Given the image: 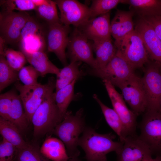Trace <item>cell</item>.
I'll return each instance as SVG.
<instances>
[{
    "label": "cell",
    "instance_id": "7402d4cb",
    "mask_svg": "<svg viewBox=\"0 0 161 161\" xmlns=\"http://www.w3.org/2000/svg\"><path fill=\"white\" fill-rule=\"evenodd\" d=\"M23 53L27 61L39 73L41 76H44L48 74H55L56 76L59 75L60 69L49 60L43 51Z\"/></svg>",
    "mask_w": 161,
    "mask_h": 161
},
{
    "label": "cell",
    "instance_id": "d590c367",
    "mask_svg": "<svg viewBox=\"0 0 161 161\" xmlns=\"http://www.w3.org/2000/svg\"><path fill=\"white\" fill-rule=\"evenodd\" d=\"M17 148L11 143L3 138L0 143V158L7 161L15 160Z\"/></svg>",
    "mask_w": 161,
    "mask_h": 161
},
{
    "label": "cell",
    "instance_id": "7a4b0ae2",
    "mask_svg": "<svg viewBox=\"0 0 161 161\" xmlns=\"http://www.w3.org/2000/svg\"><path fill=\"white\" fill-rule=\"evenodd\" d=\"M83 112V108L80 109L75 114L67 111L53 132L64 144L70 158L78 157L80 154L78 148V141L80 134L86 126Z\"/></svg>",
    "mask_w": 161,
    "mask_h": 161
},
{
    "label": "cell",
    "instance_id": "6da1fadb",
    "mask_svg": "<svg viewBox=\"0 0 161 161\" xmlns=\"http://www.w3.org/2000/svg\"><path fill=\"white\" fill-rule=\"evenodd\" d=\"M115 137L111 133L99 134L86 126L79 138L78 145L84 151L87 161H107L106 154L113 151L116 153L122 145V142L113 140Z\"/></svg>",
    "mask_w": 161,
    "mask_h": 161
},
{
    "label": "cell",
    "instance_id": "ffe728a7",
    "mask_svg": "<svg viewBox=\"0 0 161 161\" xmlns=\"http://www.w3.org/2000/svg\"><path fill=\"white\" fill-rule=\"evenodd\" d=\"M137 17L161 16V0H123Z\"/></svg>",
    "mask_w": 161,
    "mask_h": 161
},
{
    "label": "cell",
    "instance_id": "30bf717a",
    "mask_svg": "<svg viewBox=\"0 0 161 161\" xmlns=\"http://www.w3.org/2000/svg\"><path fill=\"white\" fill-rule=\"evenodd\" d=\"M131 110L138 115L148 109V101L141 78L134 73L118 87Z\"/></svg>",
    "mask_w": 161,
    "mask_h": 161
},
{
    "label": "cell",
    "instance_id": "9c48e42d",
    "mask_svg": "<svg viewBox=\"0 0 161 161\" xmlns=\"http://www.w3.org/2000/svg\"><path fill=\"white\" fill-rule=\"evenodd\" d=\"M31 17L26 12H0V38L5 44H18L21 31Z\"/></svg>",
    "mask_w": 161,
    "mask_h": 161
},
{
    "label": "cell",
    "instance_id": "8fae6325",
    "mask_svg": "<svg viewBox=\"0 0 161 161\" xmlns=\"http://www.w3.org/2000/svg\"><path fill=\"white\" fill-rule=\"evenodd\" d=\"M66 53L70 61L83 62L90 68L95 67L92 41L85 36L75 27L70 34Z\"/></svg>",
    "mask_w": 161,
    "mask_h": 161
},
{
    "label": "cell",
    "instance_id": "8d00e7d4",
    "mask_svg": "<svg viewBox=\"0 0 161 161\" xmlns=\"http://www.w3.org/2000/svg\"><path fill=\"white\" fill-rule=\"evenodd\" d=\"M152 26L157 36L161 41V16L143 18Z\"/></svg>",
    "mask_w": 161,
    "mask_h": 161
},
{
    "label": "cell",
    "instance_id": "60d3db41",
    "mask_svg": "<svg viewBox=\"0 0 161 161\" xmlns=\"http://www.w3.org/2000/svg\"><path fill=\"white\" fill-rule=\"evenodd\" d=\"M66 161H81V160L77 157H74L70 158Z\"/></svg>",
    "mask_w": 161,
    "mask_h": 161
},
{
    "label": "cell",
    "instance_id": "f1b7e54d",
    "mask_svg": "<svg viewBox=\"0 0 161 161\" xmlns=\"http://www.w3.org/2000/svg\"><path fill=\"white\" fill-rule=\"evenodd\" d=\"M15 160L16 161H51L42 154L40 148L28 143L17 149Z\"/></svg>",
    "mask_w": 161,
    "mask_h": 161
},
{
    "label": "cell",
    "instance_id": "d6a6232c",
    "mask_svg": "<svg viewBox=\"0 0 161 161\" xmlns=\"http://www.w3.org/2000/svg\"><path fill=\"white\" fill-rule=\"evenodd\" d=\"M1 55H3L10 66L15 70L19 71L27 61L25 55L21 51L15 50L5 47Z\"/></svg>",
    "mask_w": 161,
    "mask_h": 161
},
{
    "label": "cell",
    "instance_id": "74e56055",
    "mask_svg": "<svg viewBox=\"0 0 161 161\" xmlns=\"http://www.w3.org/2000/svg\"><path fill=\"white\" fill-rule=\"evenodd\" d=\"M32 1L37 7L39 6L48 3L49 0H32Z\"/></svg>",
    "mask_w": 161,
    "mask_h": 161
},
{
    "label": "cell",
    "instance_id": "1f68e13d",
    "mask_svg": "<svg viewBox=\"0 0 161 161\" xmlns=\"http://www.w3.org/2000/svg\"><path fill=\"white\" fill-rule=\"evenodd\" d=\"M1 12H8L14 10L19 12H26L35 10L36 7L32 0H0Z\"/></svg>",
    "mask_w": 161,
    "mask_h": 161
},
{
    "label": "cell",
    "instance_id": "484cf974",
    "mask_svg": "<svg viewBox=\"0 0 161 161\" xmlns=\"http://www.w3.org/2000/svg\"><path fill=\"white\" fill-rule=\"evenodd\" d=\"M17 126L9 120L0 117V133L3 138L12 143L17 149L28 143L23 138Z\"/></svg>",
    "mask_w": 161,
    "mask_h": 161
},
{
    "label": "cell",
    "instance_id": "d4e9b609",
    "mask_svg": "<svg viewBox=\"0 0 161 161\" xmlns=\"http://www.w3.org/2000/svg\"><path fill=\"white\" fill-rule=\"evenodd\" d=\"M93 97L100 106L107 124L118 136L120 141L123 142L126 137L122 122L118 115L113 109L104 104L97 95L94 94Z\"/></svg>",
    "mask_w": 161,
    "mask_h": 161
},
{
    "label": "cell",
    "instance_id": "277c9868",
    "mask_svg": "<svg viewBox=\"0 0 161 161\" xmlns=\"http://www.w3.org/2000/svg\"><path fill=\"white\" fill-rule=\"evenodd\" d=\"M55 81L53 77L49 78L44 84L38 83L30 86L16 82L15 87L19 92L27 118L31 122L33 115L41 104L55 88Z\"/></svg>",
    "mask_w": 161,
    "mask_h": 161
},
{
    "label": "cell",
    "instance_id": "9a60e30c",
    "mask_svg": "<svg viewBox=\"0 0 161 161\" xmlns=\"http://www.w3.org/2000/svg\"><path fill=\"white\" fill-rule=\"evenodd\" d=\"M116 152L117 161H147L152 153L148 146L137 134L127 136Z\"/></svg>",
    "mask_w": 161,
    "mask_h": 161
},
{
    "label": "cell",
    "instance_id": "f35d334b",
    "mask_svg": "<svg viewBox=\"0 0 161 161\" xmlns=\"http://www.w3.org/2000/svg\"><path fill=\"white\" fill-rule=\"evenodd\" d=\"M147 161H161V155H157L155 158L151 157Z\"/></svg>",
    "mask_w": 161,
    "mask_h": 161
},
{
    "label": "cell",
    "instance_id": "52a82bcc",
    "mask_svg": "<svg viewBox=\"0 0 161 161\" xmlns=\"http://www.w3.org/2000/svg\"><path fill=\"white\" fill-rule=\"evenodd\" d=\"M134 70L119 54H116L102 69H88L86 72L109 82L117 87L134 74Z\"/></svg>",
    "mask_w": 161,
    "mask_h": 161
},
{
    "label": "cell",
    "instance_id": "5b68a950",
    "mask_svg": "<svg viewBox=\"0 0 161 161\" xmlns=\"http://www.w3.org/2000/svg\"><path fill=\"white\" fill-rule=\"evenodd\" d=\"M114 43L117 48V52L134 70L143 68L149 59L141 38L135 30Z\"/></svg>",
    "mask_w": 161,
    "mask_h": 161
},
{
    "label": "cell",
    "instance_id": "ac0fdd59",
    "mask_svg": "<svg viewBox=\"0 0 161 161\" xmlns=\"http://www.w3.org/2000/svg\"><path fill=\"white\" fill-rule=\"evenodd\" d=\"M134 14L129 10H118L111 21V36L116 43L134 31V23L133 20Z\"/></svg>",
    "mask_w": 161,
    "mask_h": 161
},
{
    "label": "cell",
    "instance_id": "d6986e66",
    "mask_svg": "<svg viewBox=\"0 0 161 161\" xmlns=\"http://www.w3.org/2000/svg\"><path fill=\"white\" fill-rule=\"evenodd\" d=\"M92 42L93 51L96 55L95 67L92 69H102L116 54L117 48L112 39L92 41Z\"/></svg>",
    "mask_w": 161,
    "mask_h": 161
},
{
    "label": "cell",
    "instance_id": "cb8c5ba5",
    "mask_svg": "<svg viewBox=\"0 0 161 161\" xmlns=\"http://www.w3.org/2000/svg\"><path fill=\"white\" fill-rule=\"evenodd\" d=\"M8 120L14 124L21 132L26 129L30 123L25 114L19 95L15 91L9 114Z\"/></svg>",
    "mask_w": 161,
    "mask_h": 161
},
{
    "label": "cell",
    "instance_id": "603a6c76",
    "mask_svg": "<svg viewBox=\"0 0 161 161\" xmlns=\"http://www.w3.org/2000/svg\"><path fill=\"white\" fill-rule=\"evenodd\" d=\"M82 62H71L70 63L60 69L59 75L55 81V91L67 86L74 80L80 79L86 73L79 68Z\"/></svg>",
    "mask_w": 161,
    "mask_h": 161
},
{
    "label": "cell",
    "instance_id": "836d02e7",
    "mask_svg": "<svg viewBox=\"0 0 161 161\" xmlns=\"http://www.w3.org/2000/svg\"><path fill=\"white\" fill-rule=\"evenodd\" d=\"M40 76L39 73L31 65L24 66L18 72L19 79L26 86L38 83V79Z\"/></svg>",
    "mask_w": 161,
    "mask_h": 161
},
{
    "label": "cell",
    "instance_id": "e575fe53",
    "mask_svg": "<svg viewBox=\"0 0 161 161\" xmlns=\"http://www.w3.org/2000/svg\"><path fill=\"white\" fill-rule=\"evenodd\" d=\"M15 92L11 90L0 95V117L7 120Z\"/></svg>",
    "mask_w": 161,
    "mask_h": 161
},
{
    "label": "cell",
    "instance_id": "7c38bea8",
    "mask_svg": "<svg viewBox=\"0 0 161 161\" xmlns=\"http://www.w3.org/2000/svg\"><path fill=\"white\" fill-rule=\"evenodd\" d=\"M103 82L111 101L113 109L119 117L123 125L126 137L136 134L137 118L138 116L126 106L122 96L107 80Z\"/></svg>",
    "mask_w": 161,
    "mask_h": 161
},
{
    "label": "cell",
    "instance_id": "f546056e",
    "mask_svg": "<svg viewBox=\"0 0 161 161\" xmlns=\"http://www.w3.org/2000/svg\"><path fill=\"white\" fill-rule=\"evenodd\" d=\"M55 1L49 0L48 3L37 7L35 10L38 16L48 24L60 22Z\"/></svg>",
    "mask_w": 161,
    "mask_h": 161
},
{
    "label": "cell",
    "instance_id": "ba28073f",
    "mask_svg": "<svg viewBox=\"0 0 161 161\" xmlns=\"http://www.w3.org/2000/svg\"><path fill=\"white\" fill-rule=\"evenodd\" d=\"M143 67L141 79L147 100V110L157 111L161 97V64L149 59Z\"/></svg>",
    "mask_w": 161,
    "mask_h": 161
},
{
    "label": "cell",
    "instance_id": "4316f807",
    "mask_svg": "<svg viewBox=\"0 0 161 161\" xmlns=\"http://www.w3.org/2000/svg\"><path fill=\"white\" fill-rule=\"evenodd\" d=\"M76 81L74 80L70 84L54 92L56 103L64 117L69 105L74 99V87Z\"/></svg>",
    "mask_w": 161,
    "mask_h": 161
},
{
    "label": "cell",
    "instance_id": "ab89813d",
    "mask_svg": "<svg viewBox=\"0 0 161 161\" xmlns=\"http://www.w3.org/2000/svg\"><path fill=\"white\" fill-rule=\"evenodd\" d=\"M157 111L161 114V97L159 102Z\"/></svg>",
    "mask_w": 161,
    "mask_h": 161
},
{
    "label": "cell",
    "instance_id": "3957f363",
    "mask_svg": "<svg viewBox=\"0 0 161 161\" xmlns=\"http://www.w3.org/2000/svg\"><path fill=\"white\" fill-rule=\"evenodd\" d=\"M54 92L46 98L33 115L31 122L33 126V135L35 137L52 133L63 119L55 102Z\"/></svg>",
    "mask_w": 161,
    "mask_h": 161
},
{
    "label": "cell",
    "instance_id": "44dd1931",
    "mask_svg": "<svg viewBox=\"0 0 161 161\" xmlns=\"http://www.w3.org/2000/svg\"><path fill=\"white\" fill-rule=\"evenodd\" d=\"M40 151L45 157L52 161H66L70 159L64 143L55 137H47Z\"/></svg>",
    "mask_w": 161,
    "mask_h": 161
},
{
    "label": "cell",
    "instance_id": "8992f818",
    "mask_svg": "<svg viewBox=\"0 0 161 161\" xmlns=\"http://www.w3.org/2000/svg\"><path fill=\"white\" fill-rule=\"evenodd\" d=\"M139 127L140 138L152 154L161 155V114L157 110H146Z\"/></svg>",
    "mask_w": 161,
    "mask_h": 161
},
{
    "label": "cell",
    "instance_id": "5bb4252c",
    "mask_svg": "<svg viewBox=\"0 0 161 161\" xmlns=\"http://www.w3.org/2000/svg\"><path fill=\"white\" fill-rule=\"evenodd\" d=\"M47 34V49L54 53L64 66L68 65L66 49L71 32L69 26L61 22L48 24Z\"/></svg>",
    "mask_w": 161,
    "mask_h": 161
},
{
    "label": "cell",
    "instance_id": "4dcf8cb0",
    "mask_svg": "<svg viewBox=\"0 0 161 161\" xmlns=\"http://www.w3.org/2000/svg\"><path fill=\"white\" fill-rule=\"evenodd\" d=\"M123 0H93L89 7L90 19L94 18L110 12L120 3L122 4Z\"/></svg>",
    "mask_w": 161,
    "mask_h": 161
},
{
    "label": "cell",
    "instance_id": "83f0119b",
    "mask_svg": "<svg viewBox=\"0 0 161 161\" xmlns=\"http://www.w3.org/2000/svg\"><path fill=\"white\" fill-rule=\"evenodd\" d=\"M18 78V72L12 68L8 64L5 58L0 55V91L1 92Z\"/></svg>",
    "mask_w": 161,
    "mask_h": 161
},
{
    "label": "cell",
    "instance_id": "e0dca14e",
    "mask_svg": "<svg viewBox=\"0 0 161 161\" xmlns=\"http://www.w3.org/2000/svg\"><path fill=\"white\" fill-rule=\"evenodd\" d=\"M110 16V12L89 19L77 28L87 38L92 41L112 39Z\"/></svg>",
    "mask_w": 161,
    "mask_h": 161
},
{
    "label": "cell",
    "instance_id": "2e32d148",
    "mask_svg": "<svg viewBox=\"0 0 161 161\" xmlns=\"http://www.w3.org/2000/svg\"><path fill=\"white\" fill-rule=\"evenodd\" d=\"M134 30L141 38L149 59L161 64V41L151 25L145 19L137 17Z\"/></svg>",
    "mask_w": 161,
    "mask_h": 161
},
{
    "label": "cell",
    "instance_id": "4fadbf2b",
    "mask_svg": "<svg viewBox=\"0 0 161 161\" xmlns=\"http://www.w3.org/2000/svg\"><path fill=\"white\" fill-rule=\"evenodd\" d=\"M54 1L60 10V21L63 24L78 28L90 19V10L87 5L76 0Z\"/></svg>",
    "mask_w": 161,
    "mask_h": 161
}]
</instances>
